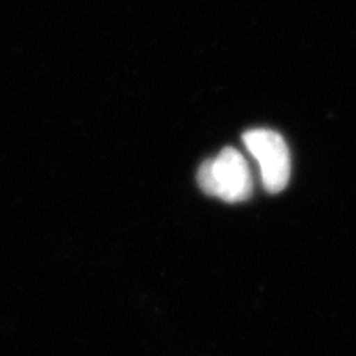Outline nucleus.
<instances>
[{
  "instance_id": "obj_2",
  "label": "nucleus",
  "mask_w": 356,
  "mask_h": 356,
  "mask_svg": "<svg viewBox=\"0 0 356 356\" xmlns=\"http://www.w3.org/2000/svg\"><path fill=\"white\" fill-rule=\"evenodd\" d=\"M243 143L259 163L266 191L270 193L284 191L291 175V158L281 134L270 129H251L243 134Z\"/></svg>"
},
{
  "instance_id": "obj_1",
  "label": "nucleus",
  "mask_w": 356,
  "mask_h": 356,
  "mask_svg": "<svg viewBox=\"0 0 356 356\" xmlns=\"http://www.w3.org/2000/svg\"><path fill=\"white\" fill-rule=\"evenodd\" d=\"M197 183L202 191L226 202H242L252 193V178L243 156L232 147L200 165Z\"/></svg>"
}]
</instances>
